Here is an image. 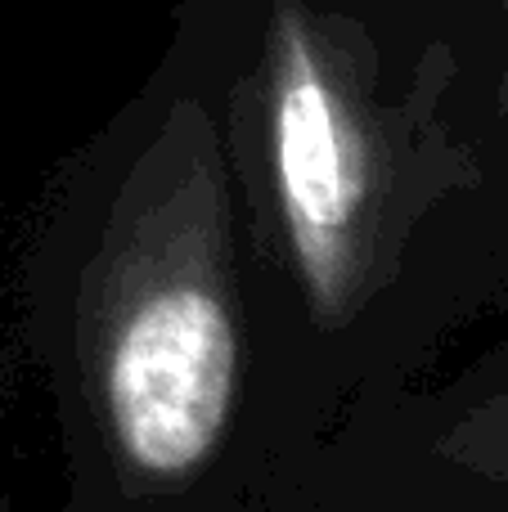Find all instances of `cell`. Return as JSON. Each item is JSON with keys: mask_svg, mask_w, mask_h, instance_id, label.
<instances>
[{"mask_svg": "<svg viewBox=\"0 0 508 512\" xmlns=\"http://www.w3.org/2000/svg\"><path fill=\"white\" fill-rule=\"evenodd\" d=\"M108 414L126 459L180 477L212 454L234 400V328L221 297L167 283L135 301L108 351Z\"/></svg>", "mask_w": 508, "mask_h": 512, "instance_id": "6da1fadb", "label": "cell"}, {"mask_svg": "<svg viewBox=\"0 0 508 512\" xmlns=\"http://www.w3.org/2000/svg\"><path fill=\"white\" fill-rule=\"evenodd\" d=\"M270 126L297 256L320 297H329L365 203V135L293 0H279L270 27Z\"/></svg>", "mask_w": 508, "mask_h": 512, "instance_id": "7a4b0ae2", "label": "cell"}]
</instances>
